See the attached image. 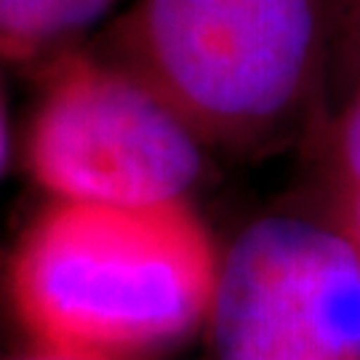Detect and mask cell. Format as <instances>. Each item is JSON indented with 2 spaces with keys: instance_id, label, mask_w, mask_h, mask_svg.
Returning a JSON list of instances; mask_svg holds the SVG:
<instances>
[{
  "instance_id": "1",
  "label": "cell",
  "mask_w": 360,
  "mask_h": 360,
  "mask_svg": "<svg viewBox=\"0 0 360 360\" xmlns=\"http://www.w3.org/2000/svg\"><path fill=\"white\" fill-rule=\"evenodd\" d=\"M219 262L184 203L56 200L16 248L13 307L46 349L117 360L171 345L206 321Z\"/></svg>"
},
{
  "instance_id": "2",
  "label": "cell",
  "mask_w": 360,
  "mask_h": 360,
  "mask_svg": "<svg viewBox=\"0 0 360 360\" xmlns=\"http://www.w3.org/2000/svg\"><path fill=\"white\" fill-rule=\"evenodd\" d=\"M339 0H136L112 62L211 150L257 153L315 112L334 62Z\"/></svg>"
},
{
  "instance_id": "3",
  "label": "cell",
  "mask_w": 360,
  "mask_h": 360,
  "mask_svg": "<svg viewBox=\"0 0 360 360\" xmlns=\"http://www.w3.org/2000/svg\"><path fill=\"white\" fill-rule=\"evenodd\" d=\"M206 147L129 70L91 53L51 67L27 134V166L65 203H184Z\"/></svg>"
},
{
  "instance_id": "4",
  "label": "cell",
  "mask_w": 360,
  "mask_h": 360,
  "mask_svg": "<svg viewBox=\"0 0 360 360\" xmlns=\"http://www.w3.org/2000/svg\"><path fill=\"white\" fill-rule=\"evenodd\" d=\"M219 360H360V248L328 221L270 217L219 262Z\"/></svg>"
},
{
  "instance_id": "5",
  "label": "cell",
  "mask_w": 360,
  "mask_h": 360,
  "mask_svg": "<svg viewBox=\"0 0 360 360\" xmlns=\"http://www.w3.org/2000/svg\"><path fill=\"white\" fill-rule=\"evenodd\" d=\"M117 0H0V56L25 62L80 35Z\"/></svg>"
},
{
  "instance_id": "6",
  "label": "cell",
  "mask_w": 360,
  "mask_h": 360,
  "mask_svg": "<svg viewBox=\"0 0 360 360\" xmlns=\"http://www.w3.org/2000/svg\"><path fill=\"white\" fill-rule=\"evenodd\" d=\"M321 153L328 224L360 248V83L326 123Z\"/></svg>"
},
{
  "instance_id": "7",
  "label": "cell",
  "mask_w": 360,
  "mask_h": 360,
  "mask_svg": "<svg viewBox=\"0 0 360 360\" xmlns=\"http://www.w3.org/2000/svg\"><path fill=\"white\" fill-rule=\"evenodd\" d=\"M336 86L345 96L360 83V0H339L336 3V35L334 62Z\"/></svg>"
},
{
  "instance_id": "8",
  "label": "cell",
  "mask_w": 360,
  "mask_h": 360,
  "mask_svg": "<svg viewBox=\"0 0 360 360\" xmlns=\"http://www.w3.org/2000/svg\"><path fill=\"white\" fill-rule=\"evenodd\" d=\"M6 158H8V117H6V104L0 94V174L6 168Z\"/></svg>"
},
{
  "instance_id": "9",
  "label": "cell",
  "mask_w": 360,
  "mask_h": 360,
  "mask_svg": "<svg viewBox=\"0 0 360 360\" xmlns=\"http://www.w3.org/2000/svg\"><path fill=\"white\" fill-rule=\"evenodd\" d=\"M16 360H102V358H86V355H72V352H56V349H46L40 355H27V358Z\"/></svg>"
}]
</instances>
